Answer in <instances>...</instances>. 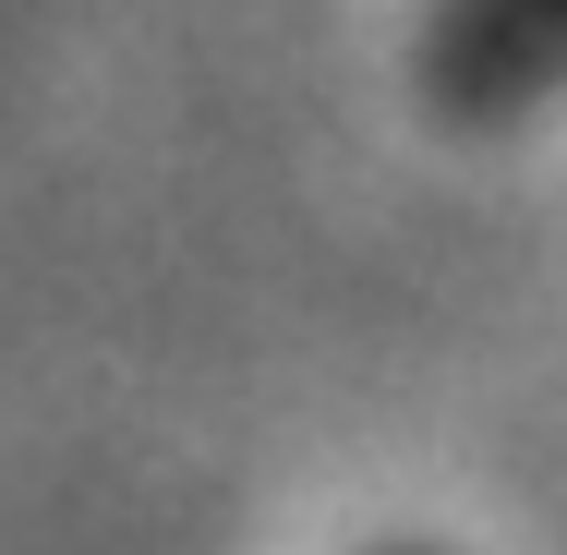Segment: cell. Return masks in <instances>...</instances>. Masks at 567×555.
I'll list each match as a JSON object with an SVG mask.
<instances>
[{
  "label": "cell",
  "instance_id": "obj_1",
  "mask_svg": "<svg viewBox=\"0 0 567 555\" xmlns=\"http://www.w3.org/2000/svg\"><path fill=\"white\" fill-rule=\"evenodd\" d=\"M423 97L458 121L567 97V0H435L423 12Z\"/></svg>",
  "mask_w": 567,
  "mask_h": 555
},
{
  "label": "cell",
  "instance_id": "obj_2",
  "mask_svg": "<svg viewBox=\"0 0 567 555\" xmlns=\"http://www.w3.org/2000/svg\"><path fill=\"white\" fill-rule=\"evenodd\" d=\"M386 555H435V544H386Z\"/></svg>",
  "mask_w": 567,
  "mask_h": 555
}]
</instances>
